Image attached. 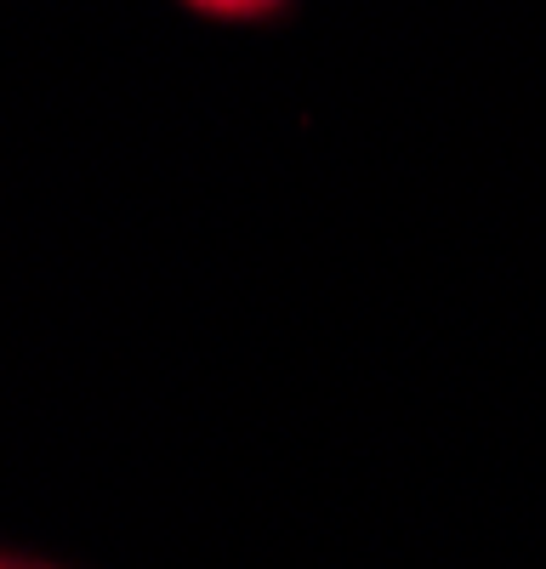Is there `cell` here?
Here are the masks:
<instances>
[{
  "instance_id": "obj_1",
  "label": "cell",
  "mask_w": 546,
  "mask_h": 569,
  "mask_svg": "<svg viewBox=\"0 0 546 569\" xmlns=\"http://www.w3.org/2000/svg\"><path fill=\"white\" fill-rule=\"evenodd\" d=\"M189 7H200L211 18H262V12H280L285 0H189Z\"/></svg>"
},
{
  "instance_id": "obj_2",
  "label": "cell",
  "mask_w": 546,
  "mask_h": 569,
  "mask_svg": "<svg viewBox=\"0 0 546 569\" xmlns=\"http://www.w3.org/2000/svg\"><path fill=\"white\" fill-rule=\"evenodd\" d=\"M0 569H46V563H23V558H0Z\"/></svg>"
}]
</instances>
